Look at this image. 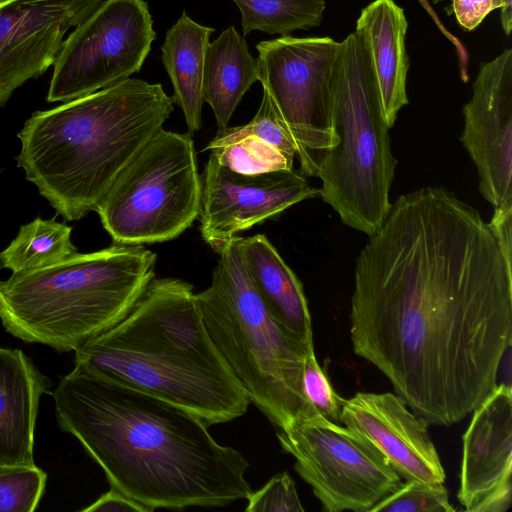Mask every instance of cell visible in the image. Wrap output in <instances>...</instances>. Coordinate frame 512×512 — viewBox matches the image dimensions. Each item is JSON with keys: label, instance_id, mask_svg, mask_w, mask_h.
I'll list each match as a JSON object with an SVG mask.
<instances>
[{"label": "cell", "instance_id": "8", "mask_svg": "<svg viewBox=\"0 0 512 512\" xmlns=\"http://www.w3.org/2000/svg\"><path fill=\"white\" fill-rule=\"evenodd\" d=\"M201 194L191 134L162 128L122 169L95 211L114 243H159L192 225Z\"/></svg>", "mask_w": 512, "mask_h": 512}, {"label": "cell", "instance_id": "19", "mask_svg": "<svg viewBox=\"0 0 512 512\" xmlns=\"http://www.w3.org/2000/svg\"><path fill=\"white\" fill-rule=\"evenodd\" d=\"M407 27L404 10L393 0H374L363 8L356 22L355 30L363 36L370 54L390 128L398 112L408 104L406 80L409 58L405 47Z\"/></svg>", "mask_w": 512, "mask_h": 512}, {"label": "cell", "instance_id": "31", "mask_svg": "<svg viewBox=\"0 0 512 512\" xmlns=\"http://www.w3.org/2000/svg\"><path fill=\"white\" fill-rule=\"evenodd\" d=\"M488 223L502 250L512 259V209L495 208Z\"/></svg>", "mask_w": 512, "mask_h": 512}, {"label": "cell", "instance_id": "27", "mask_svg": "<svg viewBox=\"0 0 512 512\" xmlns=\"http://www.w3.org/2000/svg\"><path fill=\"white\" fill-rule=\"evenodd\" d=\"M303 392L312 406L324 417L340 422L342 400L319 365L314 350L307 353L302 376Z\"/></svg>", "mask_w": 512, "mask_h": 512}, {"label": "cell", "instance_id": "2", "mask_svg": "<svg viewBox=\"0 0 512 512\" xmlns=\"http://www.w3.org/2000/svg\"><path fill=\"white\" fill-rule=\"evenodd\" d=\"M58 426L108 482L148 507H223L252 492L247 459L219 444L197 415L74 364L53 392Z\"/></svg>", "mask_w": 512, "mask_h": 512}, {"label": "cell", "instance_id": "4", "mask_svg": "<svg viewBox=\"0 0 512 512\" xmlns=\"http://www.w3.org/2000/svg\"><path fill=\"white\" fill-rule=\"evenodd\" d=\"M174 99L161 84L128 78L36 111L17 134V166L66 221L83 218L163 128Z\"/></svg>", "mask_w": 512, "mask_h": 512}, {"label": "cell", "instance_id": "12", "mask_svg": "<svg viewBox=\"0 0 512 512\" xmlns=\"http://www.w3.org/2000/svg\"><path fill=\"white\" fill-rule=\"evenodd\" d=\"M201 177L200 232L217 253L238 233L319 195L294 169L244 174L211 155Z\"/></svg>", "mask_w": 512, "mask_h": 512}, {"label": "cell", "instance_id": "17", "mask_svg": "<svg viewBox=\"0 0 512 512\" xmlns=\"http://www.w3.org/2000/svg\"><path fill=\"white\" fill-rule=\"evenodd\" d=\"M49 379L20 349L0 347V467L34 466V432Z\"/></svg>", "mask_w": 512, "mask_h": 512}, {"label": "cell", "instance_id": "7", "mask_svg": "<svg viewBox=\"0 0 512 512\" xmlns=\"http://www.w3.org/2000/svg\"><path fill=\"white\" fill-rule=\"evenodd\" d=\"M337 138L321 162L319 195L348 227L372 235L388 214L394 158L366 42L355 30L339 44L331 78Z\"/></svg>", "mask_w": 512, "mask_h": 512}, {"label": "cell", "instance_id": "25", "mask_svg": "<svg viewBox=\"0 0 512 512\" xmlns=\"http://www.w3.org/2000/svg\"><path fill=\"white\" fill-rule=\"evenodd\" d=\"M46 482V472L36 465L0 467V512L34 511Z\"/></svg>", "mask_w": 512, "mask_h": 512}, {"label": "cell", "instance_id": "29", "mask_svg": "<svg viewBox=\"0 0 512 512\" xmlns=\"http://www.w3.org/2000/svg\"><path fill=\"white\" fill-rule=\"evenodd\" d=\"M501 9L500 20L506 35L512 29V11L503 0H452V11L464 29H475L493 10Z\"/></svg>", "mask_w": 512, "mask_h": 512}, {"label": "cell", "instance_id": "33", "mask_svg": "<svg viewBox=\"0 0 512 512\" xmlns=\"http://www.w3.org/2000/svg\"><path fill=\"white\" fill-rule=\"evenodd\" d=\"M508 8V10L512 11V0H503Z\"/></svg>", "mask_w": 512, "mask_h": 512}, {"label": "cell", "instance_id": "13", "mask_svg": "<svg viewBox=\"0 0 512 512\" xmlns=\"http://www.w3.org/2000/svg\"><path fill=\"white\" fill-rule=\"evenodd\" d=\"M461 142L476 166L479 191L512 209V49L481 65L463 107Z\"/></svg>", "mask_w": 512, "mask_h": 512}, {"label": "cell", "instance_id": "35", "mask_svg": "<svg viewBox=\"0 0 512 512\" xmlns=\"http://www.w3.org/2000/svg\"><path fill=\"white\" fill-rule=\"evenodd\" d=\"M441 1H443V0H432V2L435 3V4L438 3V2H441Z\"/></svg>", "mask_w": 512, "mask_h": 512}, {"label": "cell", "instance_id": "20", "mask_svg": "<svg viewBox=\"0 0 512 512\" xmlns=\"http://www.w3.org/2000/svg\"><path fill=\"white\" fill-rule=\"evenodd\" d=\"M205 150L220 164L244 174L293 169L297 153L276 121L265 93L251 121L218 129Z\"/></svg>", "mask_w": 512, "mask_h": 512}, {"label": "cell", "instance_id": "9", "mask_svg": "<svg viewBox=\"0 0 512 512\" xmlns=\"http://www.w3.org/2000/svg\"><path fill=\"white\" fill-rule=\"evenodd\" d=\"M340 42L289 35L258 43V81L273 115L296 147L300 173L316 177L336 145L331 118V78Z\"/></svg>", "mask_w": 512, "mask_h": 512}, {"label": "cell", "instance_id": "16", "mask_svg": "<svg viewBox=\"0 0 512 512\" xmlns=\"http://www.w3.org/2000/svg\"><path fill=\"white\" fill-rule=\"evenodd\" d=\"M340 423L370 440L406 481L444 482L428 425L396 394L358 392L343 399Z\"/></svg>", "mask_w": 512, "mask_h": 512}, {"label": "cell", "instance_id": "30", "mask_svg": "<svg viewBox=\"0 0 512 512\" xmlns=\"http://www.w3.org/2000/svg\"><path fill=\"white\" fill-rule=\"evenodd\" d=\"M83 512H152L148 507L112 488L96 501L85 507Z\"/></svg>", "mask_w": 512, "mask_h": 512}, {"label": "cell", "instance_id": "1", "mask_svg": "<svg viewBox=\"0 0 512 512\" xmlns=\"http://www.w3.org/2000/svg\"><path fill=\"white\" fill-rule=\"evenodd\" d=\"M350 338L427 425L472 413L512 344V259L478 210L443 187L399 196L357 258Z\"/></svg>", "mask_w": 512, "mask_h": 512}, {"label": "cell", "instance_id": "23", "mask_svg": "<svg viewBox=\"0 0 512 512\" xmlns=\"http://www.w3.org/2000/svg\"><path fill=\"white\" fill-rule=\"evenodd\" d=\"M72 227L54 219L36 218L20 227L17 236L0 254L4 268L13 272L41 269L77 253Z\"/></svg>", "mask_w": 512, "mask_h": 512}, {"label": "cell", "instance_id": "26", "mask_svg": "<svg viewBox=\"0 0 512 512\" xmlns=\"http://www.w3.org/2000/svg\"><path fill=\"white\" fill-rule=\"evenodd\" d=\"M443 483L407 480L370 512H454Z\"/></svg>", "mask_w": 512, "mask_h": 512}, {"label": "cell", "instance_id": "21", "mask_svg": "<svg viewBox=\"0 0 512 512\" xmlns=\"http://www.w3.org/2000/svg\"><path fill=\"white\" fill-rule=\"evenodd\" d=\"M258 81L257 61L234 26L209 42L204 59L202 96L218 129L228 123L250 87Z\"/></svg>", "mask_w": 512, "mask_h": 512}, {"label": "cell", "instance_id": "22", "mask_svg": "<svg viewBox=\"0 0 512 512\" xmlns=\"http://www.w3.org/2000/svg\"><path fill=\"white\" fill-rule=\"evenodd\" d=\"M214 31L184 11L167 30L161 46L162 61L174 88V103L181 108L190 134L202 125L204 59Z\"/></svg>", "mask_w": 512, "mask_h": 512}, {"label": "cell", "instance_id": "18", "mask_svg": "<svg viewBox=\"0 0 512 512\" xmlns=\"http://www.w3.org/2000/svg\"><path fill=\"white\" fill-rule=\"evenodd\" d=\"M247 276L261 301L288 336L314 349L312 321L301 281L263 234L239 236Z\"/></svg>", "mask_w": 512, "mask_h": 512}, {"label": "cell", "instance_id": "34", "mask_svg": "<svg viewBox=\"0 0 512 512\" xmlns=\"http://www.w3.org/2000/svg\"><path fill=\"white\" fill-rule=\"evenodd\" d=\"M3 268H4V263H3V260H2L1 254H0V270H2Z\"/></svg>", "mask_w": 512, "mask_h": 512}, {"label": "cell", "instance_id": "28", "mask_svg": "<svg viewBox=\"0 0 512 512\" xmlns=\"http://www.w3.org/2000/svg\"><path fill=\"white\" fill-rule=\"evenodd\" d=\"M247 512H303L295 483L286 472L272 477L262 488L252 491L246 499Z\"/></svg>", "mask_w": 512, "mask_h": 512}, {"label": "cell", "instance_id": "11", "mask_svg": "<svg viewBox=\"0 0 512 512\" xmlns=\"http://www.w3.org/2000/svg\"><path fill=\"white\" fill-rule=\"evenodd\" d=\"M155 38L146 1H102L64 40L47 101L68 102L130 78Z\"/></svg>", "mask_w": 512, "mask_h": 512}, {"label": "cell", "instance_id": "32", "mask_svg": "<svg viewBox=\"0 0 512 512\" xmlns=\"http://www.w3.org/2000/svg\"><path fill=\"white\" fill-rule=\"evenodd\" d=\"M424 6L425 8L428 10V12L431 14V15H434L433 11L430 9L429 5L427 4L426 0H419Z\"/></svg>", "mask_w": 512, "mask_h": 512}, {"label": "cell", "instance_id": "14", "mask_svg": "<svg viewBox=\"0 0 512 512\" xmlns=\"http://www.w3.org/2000/svg\"><path fill=\"white\" fill-rule=\"evenodd\" d=\"M103 0H0V106L54 64L64 36Z\"/></svg>", "mask_w": 512, "mask_h": 512}, {"label": "cell", "instance_id": "3", "mask_svg": "<svg viewBox=\"0 0 512 512\" xmlns=\"http://www.w3.org/2000/svg\"><path fill=\"white\" fill-rule=\"evenodd\" d=\"M75 364L172 402L208 426L250 403L213 344L193 286L154 278L114 326L75 351Z\"/></svg>", "mask_w": 512, "mask_h": 512}, {"label": "cell", "instance_id": "15", "mask_svg": "<svg viewBox=\"0 0 512 512\" xmlns=\"http://www.w3.org/2000/svg\"><path fill=\"white\" fill-rule=\"evenodd\" d=\"M512 390L497 385L473 411L463 435L458 499L468 512H505L512 504Z\"/></svg>", "mask_w": 512, "mask_h": 512}, {"label": "cell", "instance_id": "24", "mask_svg": "<svg viewBox=\"0 0 512 512\" xmlns=\"http://www.w3.org/2000/svg\"><path fill=\"white\" fill-rule=\"evenodd\" d=\"M241 13L244 36L252 31L287 35L318 26L325 0H233Z\"/></svg>", "mask_w": 512, "mask_h": 512}, {"label": "cell", "instance_id": "5", "mask_svg": "<svg viewBox=\"0 0 512 512\" xmlns=\"http://www.w3.org/2000/svg\"><path fill=\"white\" fill-rule=\"evenodd\" d=\"M157 255L114 243L0 281V321L12 336L75 352L118 323L155 278Z\"/></svg>", "mask_w": 512, "mask_h": 512}, {"label": "cell", "instance_id": "6", "mask_svg": "<svg viewBox=\"0 0 512 512\" xmlns=\"http://www.w3.org/2000/svg\"><path fill=\"white\" fill-rule=\"evenodd\" d=\"M239 236L218 252L210 286L196 294L203 323L219 354L252 402L278 429L318 411L303 392L307 349L271 316L254 290Z\"/></svg>", "mask_w": 512, "mask_h": 512}, {"label": "cell", "instance_id": "10", "mask_svg": "<svg viewBox=\"0 0 512 512\" xmlns=\"http://www.w3.org/2000/svg\"><path fill=\"white\" fill-rule=\"evenodd\" d=\"M276 435L328 512H370L402 484L370 440L319 412L295 419Z\"/></svg>", "mask_w": 512, "mask_h": 512}]
</instances>
